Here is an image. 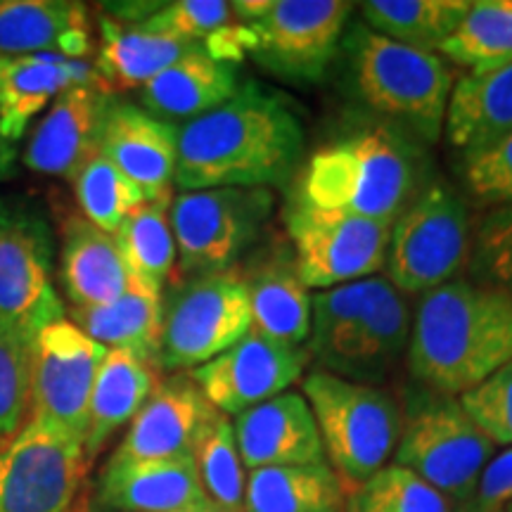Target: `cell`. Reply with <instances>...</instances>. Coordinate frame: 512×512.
Segmentation results:
<instances>
[{"mask_svg":"<svg viewBox=\"0 0 512 512\" xmlns=\"http://www.w3.org/2000/svg\"><path fill=\"white\" fill-rule=\"evenodd\" d=\"M304 152L297 114L256 83L202 117L176 126V176L181 192L283 185Z\"/></svg>","mask_w":512,"mask_h":512,"instance_id":"obj_1","label":"cell"},{"mask_svg":"<svg viewBox=\"0 0 512 512\" xmlns=\"http://www.w3.org/2000/svg\"><path fill=\"white\" fill-rule=\"evenodd\" d=\"M406 358L411 375L430 392H472L512 361V299L467 278L422 294Z\"/></svg>","mask_w":512,"mask_h":512,"instance_id":"obj_2","label":"cell"},{"mask_svg":"<svg viewBox=\"0 0 512 512\" xmlns=\"http://www.w3.org/2000/svg\"><path fill=\"white\" fill-rule=\"evenodd\" d=\"M425 174L418 140L394 126H370L313 152L297 200L392 226L425 190Z\"/></svg>","mask_w":512,"mask_h":512,"instance_id":"obj_3","label":"cell"},{"mask_svg":"<svg viewBox=\"0 0 512 512\" xmlns=\"http://www.w3.org/2000/svg\"><path fill=\"white\" fill-rule=\"evenodd\" d=\"M351 81L363 105L387 126L437 143L444 131L453 69L439 53L403 46L366 27L349 38Z\"/></svg>","mask_w":512,"mask_h":512,"instance_id":"obj_4","label":"cell"},{"mask_svg":"<svg viewBox=\"0 0 512 512\" xmlns=\"http://www.w3.org/2000/svg\"><path fill=\"white\" fill-rule=\"evenodd\" d=\"M302 394L316 418L325 460L349 496L394 456L401 434L399 403L375 384L320 368L304 377Z\"/></svg>","mask_w":512,"mask_h":512,"instance_id":"obj_5","label":"cell"},{"mask_svg":"<svg viewBox=\"0 0 512 512\" xmlns=\"http://www.w3.org/2000/svg\"><path fill=\"white\" fill-rule=\"evenodd\" d=\"M494 453L496 446L465 413L458 396L422 389L401 418L394 465L411 470L451 503L465 505Z\"/></svg>","mask_w":512,"mask_h":512,"instance_id":"obj_6","label":"cell"},{"mask_svg":"<svg viewBox=\"0 0 512 512\" xmlns=\"http://www.w3.org/2000/svg\"><path fill=\"white\" fill-rule=\"evenodd\" d=\"M472 221L467 204L446 183L425 190L392 223L387 280L401 294H427L456 280L470 261Z\"/></svg>","mask_w":512,"mask_h":512,"instance_id":"obj_7","label":"cell"},{"mask_svg":"<svg viewBox=\"0 0 512 512\" xmlns=\"http://www.w3.org/2000/svg\"><path fill=\"white\" fill-rule=\"evenodd\" d=\"M252 330L247 285L240 271L190 278L164 304L159 370H195Z\"/></svg>","mask_w":512,"mask_h":512,"instance_id":"obj_8","label":"cell"},{"mask_svg":"<svg viewBox=\"0 0 512 512\" xmlns=\"http://www.w3.org/2000/svg\"><path fill=\"white\" fill-rule=\"evenodd\" d=\"M55 238L22 197H0V325L31 339L64 318L55 283Z\"/></svg>","mask_w":512,"mask_h":512,"instance_id":"obj_9","label":"cell"},{"mask_svg":"<svg viewBox=\"0 0 512 512\" xmlns=\"http://www.w3.org/2000/svg\"><path fill=\"white\" fill-rule=\"evenodd\" d=\"M271 209L273 195L264 188H211L176 195L169 221L178 271L188 278L228 271L259 235Z\"/></svg>","mask_w":512,"mask_h":512,"instance_id":"obj_10","label":"cell"},{"mask_svg":"<svg viewBox=\"0 0 512 512\" xmlns=\"http://www.w3.org/2000/svg\"><path fill=\"white\" fill-rule=\"evenodd\" d=\"M88 467L81 439L29 415L0 446V512H72Z\"/></svg>","mask_w":512,"mask_h":512,"instance_id":"obj_11","label":"cell"},{"mask_svg":"<svg viewBox=\"0 0 512 512\" xmlns=\"http://www.w3.org/2000/svg\"><path fill=\"white\" fill-rule=\"evenodd\" d=\"M294 268L306 290L375 278L387 264L392 226L294 200L285 216Z\"/></svg>","mask_w":512,"mask_h":512,"instance_id":"obj_12","label":"cell"},{"mask_svg":"<svg viewBox=\"0 0 512 512\" xmlns=\"http://www.w3.org/2000/svg\"><path fill=\"white\" fill-rule=\"evenodd\" d=\"M354 5L344 0H268L261 17L242 24V48L287 81H318L342 41Z\"/></svg>","mask_w":512,"mask_h":512,"instance_id":"obj_13","label":"cell"},{"mask_svg":"<svg viewBox=\"0 0 512 512\" xmlns=\"http://www.w3.org/2000/svg\"><path fill=\"white\" fill-rule=\"evenodd\" d=\"M107 349L69 318L50 323L34 339L31 415L86 441L88 401Z\"/></svg>","mask_w":512,"mask_h":512,"instance_id":"obj_14","label":"cell"},{"mask_svg":"<svg viewBox=\"0 0 512 512\" xmlns=\"http://www.w3.org/2000/svg\"><path fill=\"white\" fill-rule=\"evenodd\" d=\"M309 358L306 347H290L249 330L235 347L188 375L216 411L238 418L249 408L290 392Z\"/></svg>","mask_w":512,"mask_h":512,"instance_id":"obj_15","label":"cell"},{"mask_svg":"<svg viewBox=\"0 0 512 512\" xmlns=\"http://www.w3.org/2000/svg\"><path fill=\"white\" fill-rule=\"evenodd\" d=\"M219 413L188 373L159 380L131 420L110 460H164L192 456L197 439Z\"/></svg>","mask_w":512,"mask_h":512,"instance_id":"obj_16","label":"cell"},{"mask_svg":"<svg viewBox=\"0 0 512 512\" xmlns=\"http://www.w3.org/2000/svg\"><path fill=\"white\" fill-rule=\"evenodd\" d=\"M114 95L98 88H69L53 100L31 133L22 162L36 174L74 183L100 152L105 119Z\"/></svg>","mask_w":512,"mask_h":512,"instance_id":"obj_17","label":"cell"},{"mask_svg":"<svg viewBox=\"0 0 512 512\" xmlns=\"http://www.w3.org/2000/svg\"><path fill=\"white\" fill-rule=\"evenodd\" d=\"M100 152L145 192L147 202L171 204L176 176V126L143 107L114 98Z\"/></svg>","mask_w":512,"mask_h":512,"instance_id":"obj_18","label":"cell"},{"mask_svg":"<svg viewBox=\"0 0 512 512\" xmlns=\"http://www.w3.org/2000/svg\"><path fill=\"white\" fill-rule=\"evenodd\" d=\"M100 512H176L207 508L195 458L107 460L95 484Z\"/></svg>","mask_w":512,"mask_h":512,"instance_id":"obj_19","label":"cell"},{"mask_svg":"<svg viewBox=\"0 0 512 512\" xmlns=\"http://www.w3.org/2000/svg\"><path fill=\"white\" fill-rule=\"evenodd\" d=\"M233 427L247 472L261 467L328 463L316 418L302 392L290 389L249 408L235 418Z\"/></svg>","mask_w":512,"mask_h":512,"instance_id":"obj_20","label":"cell"},{"mask_svg":"<svg viewBox=\"0 0 512 512\" xmlns=\"http://www.w3.org/2000/svg\"><path fill=\"white\" fill-rule=\"evenodd\" d=\"M69 88L110 91L95 64L62 55L0 57V140L12 145Z\"/></svg>","mask_w":512,"mask_h":512,"instance_id":"obj_21","label":"cell"},{"mask_svg":"<svg viewBox=\"0 0 512 512\" xmlns=\"http://www.w3.org/2000/svg\"><path fill=\"white\" fill-rule=\"evenodd\" d=\"M91 22L72 0H0V57L91 55Z\"/></svg>","mask_w":512,"mask_h":512,"instance_id":"obj_22","label":"cell"},{"mask_svg":"<svg viewBox=\"0 0 512 512\" xmlns=\"http://www.w3.org/2000/svg\"><path fill=\"white\" fill-rule=\"evenodd\" d=\"M238 74L230 62L216 60L207 48L195 46L140 88L143 110L166 121H192L238 93Z\"/></svg>","mask_w":512,"mask_h":512,"instance_id":"obj_23","label":"cell"},{"mask_svg":"<svg viewBox=\"0 0 512 512\" xmlns=\"http://www.w3.org/2000/svg\"><path fill=\"white\" fill-rule=\"evenodd\" d=\"M60 280L72 306H100L121 297L131 285L117 238L83 216L62 226Z\"/></svg>","mask_w":512,"mask_h":512,"instance_id":"obj_24","label":"cell"},{"mask_svg":"<svg viewBox=\"0 0 512 512\" xmlns=\"http://www.w3.org/2000/svg\"><path fill=\"white\" fill-rule=\"evenodd\" d=\"M413 313L406 297L392 285H384L370 306L356 335L339 354L332 358L325 373L347 377V380L373 384L389 375L408 351L411 342Z\"/></svg>","mask_w":512,"mask_h":512,"instance_id":"obj_25","label":"cell"},{"mask_svg":"<svg viewBox=\"0 0 512 512\" xmlns=\"http://www.w3.org/2000/svg\"><path fill=\"white\" fill-rule=\"evenodd\" d=\"M159 382V368L131 351L107 349L88 401V432L83 448L93 463L121 427L131 425Z\"/></svg>","mask_w":512,"mask_h":512,"instance_id":"obj_26","label":"cell"},{"mask_svg":"<svg viewBox=\"0 0 512 512\" xmlns=\"http://www.w3.org/2000/svg\"><path fill=\"white\" fill-rule=\"evenodd\" d=\"M444 133L470 155L512 133V62L491 72H467L453 83Z\"/></svg>","mask_w":512,"mask_h":512,"instance_id":"obj_27","label":"cell"},{"mask_svg":"<svg viewBox=\"0 0 512 512\" xmlns=\"http://www.w3.org/2000/svg\"><path fill=\"white\" fill-rule=\"evenodd\" d=\"M69 320L105 349L131 351L157 366L164 325L162 292L131 280L128 290L112 302L69 306Z\"/></svg>","mask_w":512,"mask_h":512,"instance_id":"obj_28","label":"cell"},{"mask_svg":"<svg viewBox=\"0 0 512 512\" xmlns=\"http://www.w3.org/2000/svg\"><path fill=\"white\" fill-rule=\"evenodd\" d=\"M195 46H200V43L155 34L140 24L117 22L114 17H102L95 69L112 91L114 88L136 91Z\"/></svg>","mask_w":512,"mask_h":512,"instance_id":"obj_29","label":"cell"},{"mask_svg":"<svg viewBox=\"0 0 512 512\" xmlns=\"http://www.w3.org/2000/svg\"><path fill=\"white\" fill-rule=\"evenodd\" d=\"M242 278L247 285L252 330L290 347H304L311 335V294L299 280L294 261H264Z\"/></svg>","mask_w":512,"mask_h":512,"instance_id":"obj_30","label":"cell"},{"mask_svg":"<svg viewBox=\"0 0 512 512\" xmlns=\"http://www.w3.org/2000/svg\"><path fill=\"white\" fill-rule=\"evenodd\" d=\"M245 512H347V489L328 463L247 472Z\"/></svg>","mask_w":512,"mask_h":512,"instance_id":"obj_31","label":"cell"},{"mask_svg":"<svg viewBox=\"0 0 512 512\" xmlns=\"http://www.w3.org/2000/svg\"><path fill=\"white\" fill-rule=\"evenodd\" d=\"M467 0H368L361 15L368 29L403 46L437 50L463 22Z\"/></svg>","mask_w":512,"mask_h":512,"instance_id":"obj_32","label":"cell"},{"mask_svg":"<svg viewBox=\"0 0 512 512\" xmlns=\"http://www.w3.org/2000/svg\"><path fill=\"white\" fill-rule=\"evenodd\" d=\"M164 202H145L114 233L133 283L162 292L176 266V240Z\"/></svg>","mask_w":512,"mask_h":512,"instance_id":"obj_33","label":"cell"},{"mask_svg":"<svg viewBox=\"0 0 512 512\" xmlns=\"http://www.w3.org/2000/svg\"><path fill=\"white\" fill-rule=\"evenodd\" d=\"M387 278H366L356 283L320 290L311 297V335L306 342L309 356L325 368L351 342Z\"/></svg>","mask_w":512,"mask_h":512,"instance_id":"obj_34","label":"cell"},{"mask_svg":"<svg viewBox=\"0 0 512 512\" xmlns=\"http://www.w3.org/2000/svg\"><path fill=\"white\" fill-rule=\"evenodd\" d=\"M467 72H491L512 62V0H479L439 48Z\"/></svg>","mask_w":512,"mask_h":512,"instance_id":"obj_35","label":"cell"},{"mask_svg":"<svg viewBox=\"0 0 512 512\" xmlns=\"http://www.w3.org/2000/svg\"><path fill=\"white\" fill-rule=\"evenodd\" d=\"M207 501L223 510H245L247 470L242 465L233 420L216 413L192 448Z\"/></svg>","mask_w":512,"mask_h":512,"instance_id":"obj_36","label":"cell"},{"mask_svg":"<svg viewBox=\"0 0 512 512\" xmlns=\"http://www.w3.org/2000/svg\"><path fill=\"white\" fill-rule=\"evenodd\" d=\"M72 185L83 219L110 235L117 233L121 223L147 202L145 192L121 174L102 152L83 166Z\"/></svg>","mask_w":512,"mask_h":512,"instance_id":"obj_37","label":"cell"},{"mask_svg":"<svg viewBox=\"0 0 512 512\" xmlns=\"http://www.w3.org/2000/svg\"><path fill=\"white\" fill-rule=\"evenodd\" d=\"M434 486L399 465H384L347 496V512H453Z\"/></svg>","mask_w":512,"mask_h":512,"instance_id":"obj_38","label":"cell"},{"mask_svg":"<svg viewBox=\"0 0 512 512\" xmlns=\"http://www.w3.org/2000/svg\"><path fill=\"white\" fill-rule=\"evenodd\" d=\"M34 339L0 325V446L22 430L31 415Z\"/></svg>","mask_w":512,"mask_h":512,"instance_id":"obj_39","label":"cell"},{"mask_svg":"<svg viewBox=\"0 0 512 512\" xmlns=\"http://www.w3.org/2000/svg\"><path fill=\"white\" fill-rule=\"evenodd\" d=\"M470 268L475 283L512 299V204L491 207L472 230Z\"/></svg>","mask_w":512,"mask_h":512,"instance_id":"obj_40","label":"cell"},{"mask_svg":"<svg viewBox=\"0 0 512 512\" xmlns=\"http://www.w3.org/2000/svg\"><path fill=\"white\" fill-rule=\"evenodd\" d=\"M233 17V3L226 0H176L162 3L155 15L140 22V27L188 43H200L226 29Z\"/></svg>","mask_w":512,"mask_h":512,"instance_id":"obj_41","label":"cell"},{"mask_svg":"<svg viewBox=\"0 0 512 512\" xmlns=\"http://www.w3.org/2000/svg\"><path fill=\"white\" fill-rule=\"evenodd\" d=\"M458 399L491 444L512 446V361Z\"/></svg>","mask_w":512,"mask_h":512,"instance_id":"obj_42","label":"cell"},{"mask_svg":"<svg viewBox=\"0 0 512 512\" xmlns=\"http://www.w3.org/2000/svg\"><path fill=\"white\" fill-rule=\"evenodd\" d=\"M465 185L477 202L491 207L512 204V133L465 155Z\"/></svg>","mask_w":512,"mask_h":512,"instance_id":"obj_43","label":"cell"},{"mask_svg":"<svg viewBox=\"0 0 512 512\" xmlns=\"http://www.w3.org/2000/svg\"><path fill=\"white\" fill-rule=\"evenodd\" d=\"M512 503V446L494 453L479 477L467 508L475 512H503Z\"/></svg>","mask_w":512,"mask_h":512,"instance_id":"obj_44","label":"cell"},{"mask_svg":"<svg viewBox=\"0 0 512 512\" xmlns=\"http://www.w3.org/2000/svg\"><path fill=\"white\" fill-rule=\"evenodd\" d=\"M0 162H3V164H10V162H12V150H10V145H5L3 140H0Z\"/></svg>","mask_w":512,"mask_h":512,"instance_id":"obj_45","label":"cell"},{"mask_svg":"<svg viewBox=\"0 0 512 512\" xmlns=\"http://www.w3.org/2000/svg\"><path fill=\"white\" fill-rule=\"evenodd\" d=\"M209 512H245V510H223V508H216V505L209 503Z\"/></svg>","mask_w":512,"mask_h":512,"instance_id":"obj_46","label":"cell"},{"mask_svg":"<svg viewBox=\"0 0 512 512\" xmlns=\"http://www.w3.org/2000/svg\"><path fill=\"white\" fill-rule=\"evenodd\" d=\"M95 512H100V510H95ZM176 512H209V505H207V508H195V510H176Z\"/></svg>","mask_w":512,"mask_h":512,"instance_id":"obj_47","label":"cell"},{"mask_svg":"<svg viewBox=\"0 0 512 512\" xmlns=\"http://www.w3.org/2000/svg\"><path fill=\"white\" fill-rule=\"evenodd\" d=\"M460 512H475L472 508H467V505H460Z\"/></svg>","mask_w":512,"mask_h":512,"instance_id":"obj_48","label":"cell"},{"mask_svg":"<svg viewBox=\"0 0 512 512\" xmlns=\"http://www.w3.org/2000/svg\"><path fill=\"white\" fill-rule=\"evenodd\" d=\"M8 166H10V164H3V162H0V174H3V169H8Z\"/></svg>","mask_w":512,"mask_h":512,"instance_id":"obj_49","label":"cell"},{"mask_svg":"<svg viewBox=\"0 0 512 512\" xmlns=\"http://www.w3.org/2000/svg\"><path fill=\"white\" fill-rule=\"evenodd\" d=\"M503 512H512V503H510V505H508V508H505Z\"/></svg>","mask_w":512,"mask_h":512,"instance_id":"obj_50","label":"cell"},{"mask_svg":"<svg viewBox=\"0 0 512 512\" xmlns=\"http://www.w3.org/2000/svg\"><path fill=\"white\" fill-rule=\"evenodd\" d=\"M72 512H81V510H76V508H74V510H72Z\"/></svg>","mask_w":512,"mask_h":512,"instance_id":"obj_51","label":"cell"}]
</instances>
